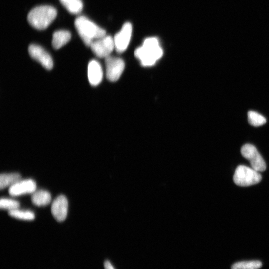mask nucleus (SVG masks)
<instances>
[{
	"label": "nucleus",
	"mask_w": 269,
	"mask_h": 269,
	"mask_svg": "<svg viewBox=\"0 0 269 269\" xmlns=\"http://www.w3.org/2000/svg\"><path fill=\"white\" fill-rule=\"evenodd\" d=\"M163 53L158 39L154 37L146 38L134 52L135 56L145 67L154 65L161 58Z\"/></svg>",
	"instance_id": "obj_1"
},
{
	"label": "nucleus",
	"mask_w": 269,
	"mask_h": 269,
	"mask_svg": "<svg viewBox=\"0 0 269 269\" xmlns=\"http://www.w3.org/2000/svg\"><path fill=\"white\" fill-rule=\"evenodd\" d=\"M74 24L79 35L87 46L89 47L96 39L106 35L103 29L85 16L76 18Z\"/></svg>",
	"instance_id": "obj_2"
},
{
	"label": "nucleus",
	"mask_w": 269,
	"mask_h": 269,
	"mask_svg": "<svg viewBox=\"0 0 269 269\" xmlns=\"http://www.w3.org/2000/svg\"><path fill=\"white\" fill-rule=\"evenodd\" d=\"M57 15L56 9L49 5L38 6L31 9L27 20L31 26L38 30L47 28Z\"/></svg>",
	"instance_id": "obj_3"
},
{
	"label": "nucleus",
	"mask_w": 269,
	"mask_h": 269,
	"mask_svg": "<svg viewBox=\"0 0 269 269\" xmlns=\"http://www.w3.org/2000/svg\"><path fill=\"white\" fill-rule=\"evenodd\" d=\"M261 179L262 176L258 171L244 165L238 166L233 176L234 183L240 186L254 185Z\"/></svg>",
	"instance_id": "obj_4"
},
{
	"label": "nucleus",
	"mask_w": 269,
	"mask_h": 269,
	"mask_svg": "<svg viewBox=\"0 0 269 269\" xmlns=\"http://www.w3.org/2000/svg\"><path fill=\"white\" fill-rule=\"evenodd\" d=\"M242 156L248 160L252 168L258 172L265 170L266 165L256 148L250 144L244 145L241 149Z\"/></svg>",
	"instance_id": "obj_5"
},
{
	"label": "nucleus",
	"mask_w": 269,
	"mask_h": 269,
	"mask_svg": "<svg viewBox=\"0 0 269 269\" xmlns=\"http://www.w3.org/2000/svg\"><path fill=\"white\" fill-rule=\"evenodd\" d=\"M89 47L96 56L105 58L110 56L115 49L113 38L107 35L96 39L92 42Z\"/></svg>",
	"instance_id": "obj_6"
},
{
	"label": "nucleus",
	"mask_w": 269,
	"mask_h": 269,
	"mask_svg": "<svg viewBox=\"0 0 269 269\" xmlns=\"http://www.w3.org/2000/svg\"><path fill=\"white\" fill-rule=\"evenodd\" d=\"M106 76L111 82L116 81L122 75L125 68L123 60L111 55L105 58Z\"/></svg>",
	"instance_id": "obj_7"
},
{
	"label": "nucleus",
	"mask_w": 269,
	"mask_h": 269,
	"mask_svg": "<svg viewBox=\"0 0 269 269\" xmlns=\"http://www.w3.org/2000/svg\"><path fill=\"white\" fill-rule=\"evenodd\" d=\"M132 26L129 22L125 23L120 30L113 38L115 49L122 53L127 48L132 36Z\"/></svg>",
	"instance_id": "obj_8"
},
{
	"label": "nucleus",
	"mask_w": 269,
	"mask_h": 269,
	"mask_svg": "<svg viewBox=\"0 0 269 269\" xmlns=\"http://www.w3.org/2000/svg\"><path fill=\"white\" fill-rule=\"evenodd\" d=\"M30 57L40 63L47 70L53 67V60L50 54L42 47L36 44H31L28 47Z\"/></svg>",
	"instance_id": "obj_9"
},
{
	"label": "nucleus",
	"mask_w": 269,
	"mask_h": 269,
	"mask_svg": "<svg viewBox=\"0 0 269 269\" xmlns=\"http://www.w3.org/2000/svg\"><path fill=\"white\" fill-rule=\"evenodd\" d=\"M51 210L57 221H64L66 218L68 211V201L66 197L63 195L57 196L52 203Z\"/></svg>",
	"instance_id": "obj_10"
},
{
	"label": "nucleus",
	"mask_w": 269,
	"mask_h": 269,
	"mask_svg": "<svg viewBox=\"0 0 269 269\" xmlns=\"http://www.w3.org/2000/svg\"><path fill=\"white\" fill-rule=\"evenodd\" d=\"M36 189V184L32 179L21 180L9 189V193L10 195L16 196L22 194L33 193Z\"/></svg>",
	"instance_id": "obj_11"
},
{
	"label": "nucleus",
	"mask_w": 269,
	"mask_h": 269,
	"mask_svg": "<svg viewBox=\"0 0 269 269\" xmlns=\"http://www.w3.org/2000/svg\"><path fill=\"white\" fill-rule=\"evenodd\" d=\"M87 75L89 82L92 86H96L100 83L103 78V72L99 62L92 60L89 62Z\"/></svg>",
	"instance_id": "obj_12"
},
{
	"label": "nucleus",
	"mask_w": 269,
	"mask_h": 269,
	"mask_svg": "<svg viewBox=\"0 0 269 269\" xmlns=\"http://www.w3.org/2000/svg\"><path fill=\"white\" fill-rule=\"evenodd\" d=\"M71 38V33L67 30H61L54 32L52 44L55 49L61 48L67 44Z\"/></svg>",
	"instance_id": "obj_13"
},
{
	"label": "nucleus",
	"mask_w": 269,
	"mask_h": 269,
	"mask_svg": "<svg viewBox=\"0 0 269 269\" xmlns=\"http://www.w3.org/2000/svg\"><path fill=\"white\" fill-rule=\"evenodd\" d=\"M51 197L50 193L44 190L35 191L31 196V201L37 206H46L50 203Z\"/></svg>",
	"instance_id": "obj_14"
},
{
	"label": "nucleus",
	"mask_w": 269,
	"mask_h": 269,
	"mask_svg": "<svg viewBox=\"0 0 269 269\" xmlns=\"http://www.w3.org/2000/svg\"><path fill=\"white\" fill-rule=\"evenodd\" d=\"M21 180V176L18 173H3L0 176V188L3 189L11 186Z\"/></svg>",
	"instance_id": "obj_15"
},
{
	"label": "nucleus",
	"mask_w": 269,
	"mask_h": 269,
	"mask_svg": "<svg viewBox=\"0 0 269 269\" xmlns=\"http://www.w3.org/2000/svg\"><path fill=\"white\" fill-rule=\"evenodd\" d=\"M62 5L71 14H77L83 9V3L81 0H59Z\"/></svg>",
	"instance_id": "obj_16"
},
{
	"label": "nucleus",
	"mask_w": 269,
	"mask_h": 269,
	"mask_svg": "<svg viewBox=\"0 0 269 269\" xmlns=\"http://www.w3.org/2000/svg\"><path fill=\"white\" fill-rule=\"evenodd\" d=\"M262 265V262L259 260L243 261L233 264L231 269H257Z\"/></svg>",
	"instance_id": "obj_17"
},
{
	"label": "nucleus",
	"mask_w": 269,
	"mask_h": 269,
	"mask_svg": "<svg viewBox=\"0 0 269 269\" xmlns=\"http://www.w3.org/2000/svg\"><path fill=\"white\" fill-rule=\"evenodd\" d=\"M8 214L11 216L19 219L32 220L35 218L34 213L29 210L17 209L9 211Z\"/></svg>",
	"instance_id": "obj_18"
},
{
	"label": "nucleus",
	"mask_w": 269,
	"mask_h": 269,
	"mask_svg": "<svg viewBox=\"0 0 269 269\" xmlns=\"http://www.w3.org/2000/svg\"><path fill=\"white\" fill-rule=\"evenodd\" d=\"M248 120L250 124L254 126H260L266 122V119L263 116L253 111L248 112Z\"/></svg>",
	"instance_id": "obj_19"
},
{
	"label": "nucleus",
	"mask_w": 269,
	"mask_h": 269,
	"mask_svg": "<svg viewBox=\"0 0 269 269\" xmlns=\"http://www.w3.org/2000/svg\"><path fill=\"white\" fill-rule=\"evenodd\" d=\"M20 203L18 201L12 199L2 198L0 200V207L3 209L13 210L18 209Z\"/></svg>",
	"instance_id": "obj_20"
},
{
	"label": "nucleus",
	"mask_w": 269,
	"mask_h": 269,
	"mask_svg": "<svg viewBox=\"0 0 269 269\" xmlns=\"http://www.w3.org/2000/svg\"><path fill=\"white\" fill-rule=\"evenodd\" d=\"M104 265L105 269H114L113 265L108 260L105 261Z\"/></svg>",
	"instance_id": "obj_21"
}]
</instances>
